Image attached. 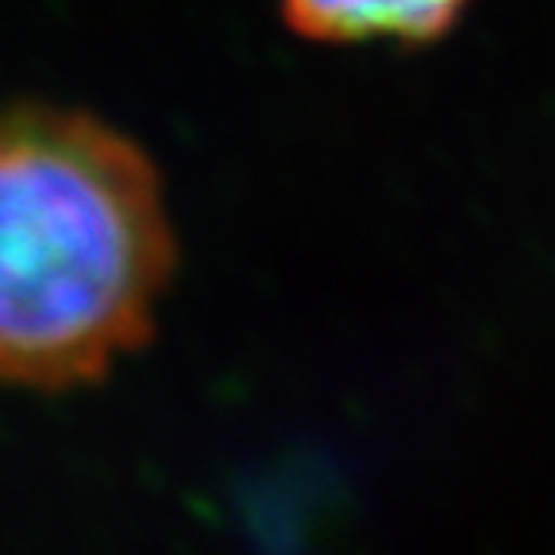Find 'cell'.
I'll use <instances>...</instances> for the list:
<instances>
[{
	"label": "cell",
	"instance_id": "cell-1",
	"mask_svg": "<svg viewBox=\"0 0 555 555\" xmlns=\"http://www.w3.org/2000/svg\"><path fill=\"white\" fill-rule=\"evenodd\" d=\"M170 278L147 151L78 108L0 104V386L78 390L116 371Z\"/></svg>",
	"mask_w": 555,
	"mask_h": 555
},
{
	"label": "cell",
	"instance_id": "cell-2",
	"mask_svg": "<svg viewBox=\"0 0 555 555\" xmlns=\"http://www.w3.org/2000/svg\"><path fill=\"white\" fill-rule=\"evenodd\" d=\"M470 0H278L301 39L332 47H428L455 31Z\"/></svg>",
	"mask_w": 555,
	"mask_h": 555
}]
</instances>
